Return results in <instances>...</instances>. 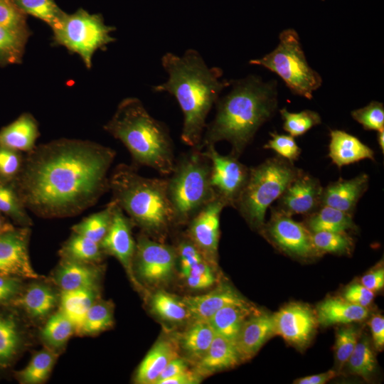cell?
<instances>
[{
    "mask_svg": "<svg viewBox=\"0 0 384 384\" xmlns=\"http://www.w3.org/2000/svg\"><path fill=\"white\" fill-rule=\"evenodd\" d=\"M116 156L110 147L82 139H59L26 153L14 181L26 208L42 218L80 214L109 191Z\"/></svg>",
    "mask_w": 384,
    "mask_h": 384,
    "instance_id": "6da1fadb",
    "label": "cell"
},
{
    "mask_svg": "<svg viewBox=\"0 0 384 384\" xmlns=\"http://www.w3.org/2000/svg\"><path fill=\"white\" fill-rule=\"evenodd\" d=\"M161 61L168 79L152 89L168 92L176 99L183 114L181 141L191 148H198L208 114L232 81L221 80L223 70L208 66L195 49H188L181 56L166 53Z\"/></svg>",
    "mask_w": 384,
    "mask_h": 384,
    "instance_id": "7a4b0ae2",
    "label": "cell"
},
{
    "mask_svg": "<svg viewBox=\"0 0 384 384\" xmlns=\"http://www.w3.org/2000/svg\"><path fill=\"white\" fill-rule=\"evenodd\" d=\"M232 89L215 103L214 119L206 124L198 149L226 141L230 154L238 158L251 142L258 129L277 107L275 83L250 75L232 81Z\"/></svg>",
    "mask_w": 384,
    "mask_h": 384,
    "instance_id": "3957f363",
    "label": "cell"
},
{
    "mask_svg": "<svg viewBox=\"0 0 384 384\" xmlns=\"http://www.w3.org/2000/svg\"><path fill=\"white\" fill-rule=\"evenodd\" d=\"M109 191L134 225L151 238L164 242L176 227L166 178H146L132 164H120L109 176Z\"/></svg>",
    "mask_w": 384,
    "mask_h": 384,
    "instance_id": "277c9868",
    "label": "cell"
},
{
    "mask_svg": "<svg viewBox=\"0 0 384 384\" xmlns=\"http://www.w3.org/2000/svg\"><path fill=\"white\" fill-rule=\"evenodd\" d=\"M104 129L124 145L137 169L148 166L165 176L172 171L176 159L169 129L139 99L122 100Z\"/></svg>",
    "mask_w": 384,
    "mask_h": 384,
    "instance_id": "5b68a950",
    "label": "cell"
},
{
    "mask_svg": "<svg viewBox=\"0 0 384 384\" xmlns=\"http://www.w3.org/2000/svg\"><path fill=\"white\" fill-rule=\"evenodd\" d=\"M210 162L203 149L191 148L177 159L166 188L176 227L187 223L215 199L210 182Z\"/></svg>",
    "mask_w": 384,
    "mask_h": 384,
    "instance_id": "8992f818",
    "label": "cell"
},
{
    "mask_svg": "<svg viewBox=\"0 0 384 384\" xmlns=\"http://www.w3.org/2000/svg\"><path fill=\"white\" fill-rule=\"evenodd\" d=\"M301 171L279 156L249 168L247 182L235 208L251 228L261 230L267 209Z\"/></svg>",
    "mask_w": 384,
    "mask_h": 384,
    "instance_id": "52a82bcc",
    "label": "cell"
},
{
    "mask_svg": "<svg viewBox=\"0 0 384 384\" xmlns=\"http://www.w3.org/2000/svg\"><path fill=\"white\" fill-rule=\"evenodd\" d=\"M277 74L296 95L311 100L320 87L322 79L308 64L297 32L288 28L279 36V43L272 52L261 58L250 60Z\"/></svg>",
    "mask_w": 384,
    "mask_h": 384,
    "instance_id": "ba28073f",
    "label": "cell"
},
{
    "mask_svg": "<svg viewBox=\"0 0 384 384\" xmlns=\"http://www.w3.org/2000/svg\"><path fill=\"white\" fill-rule=\"evenodd\" d=\"M115 30L105 23L100 15L84 10L65 14L58 27L53 29L54 41L77 53L87 68L92 66L94 53L114 42L111 33Z\"/></svg>",
    "mask_w": 384,
    "mask_h": 384,
    "instance_id": "9c48e42d",
    "label": "cell"
},
{
    "mask_svg": "<svg viewBox=\"0 0 384 384\" xmlns=\"http://www.w3.org/2000/svg\"><path fill=\"white\" fill-rule=\"evenodd\" d=\"M176 262L174 246L154 240L143 233L137 236L133 260L137 279L151 287L164 285L171 279Z\"/></svg>",
    "mask_w": 384,
    "mask_h": 384,
    "instance_id": "30bf717a",
    "label": "cell"
},
{
    "mask_svg": "<svg viewBox=\"0 0 384 384\" xmlns=\"http://www.w3.org/2000/svg\"><path fill=\"white\" fill-rule=\"evenodd\" d=\"M31 322L12 304H0V379L12 375L14 367L31 346Z\"/></svg>",
    "mask_w": 384,
    "mask_h": 384,
    "instance_id": "8fae6325",
    "label": "cell"
},
{
    "mask_svg": "<svg viewBox=\"0 0 384 384\" xmlns=\"http://www.w3.org/2000/svg\"><path fill=\"white\" fill-rule=\"evenodd\" d=\"M210 162V182L215 198L225 207L235 208L247 182L249 168L231 155H222L215 145L203 149Z\"/></svg>",
    "mask_w": 384,
    "mask_h": 384,
    "instance_id": "7c38bea8",
    "label": "cell"
},
{
    "mask_svg": "<svg viewBox=\"0 0 384 384\" xmlns=\"http://www.w3.org/2000/svg\"><path fill=\"white\" fill-rule=\"evenodd\" d=\"M261 230L289 255L302 258L319 255L313 243L311 233L304 224L295 221L276 208H272L270 219Z\"/></svg>",
    "mask_w": 384,
    "mask_h": 384,
    "instance_id": "4fadbf2b",
    "label": "cell"
},
{
    "mask_svg": "<svg viewBox=\"0 0 384 384\" xmlns=\"http://www.w3.org/2000/svg\"><path fill=\"white\" fill-rule=\"evenodd\" d=\"M133 226L129 218L114 202L112 221L100 246L105 255L114 257L121 263L134 287L142 290V285L133 270L136 250V240L132 235Z\"/></svg>",
    "mask_w": 384,
    "mask_h": 384,
    "instance_id": "5bb4252c",
    "label": "cell"
},
{
    "mask_svg": "<svg viewBox=\"0 0 384 384\" xmlns=\"http://www.w3.org/2000/svg\"><path fill=\"white\" fill-rule=\"evenodd\" d=\"M30 227H15L0 234V275L24 279L42 278L33 268L28 252Z\"/></svg>",
    "mask_w": 384,
    "mask_h": 384,
    "instance_id": "9a60e30c",
    "label": "cell"
},
{
    "mask_svg": "<svg viewBox=\"0 0 384 384\" xmlns=\"http://www.w3.org/2000/svg\"><path fill=\"white\" fill-rule=\"evenodd\" d=\"M225 205L215 198L188 223L184 233L212 264H216L220 239V217Z\"/></svg>",
    "mask_w": 384,
    "mask_h": 384,
    "instance_id": "2e32d148",
    "label": "cell"
},
{
    "mask_svg": "<svg viewBox=\"0 0 384 384\" xmlns=\"http://www.w3.org/2000/svg\"><path fill=\"white\" fill-rule=\"evenodd\" d=\"M275 334L297 347L311 339L317 325L316 314L307 306L290 304L272 315Z\"/></svg>",
    "mask_w": 384,
    "mask_h": 384,
    "instance_id": "e0dca14e",
    "label": "cell"
},
{
    "mask_svg": "<svg viewBox=\"0 0 384 384\" xmlns=\"http://www.w3.org/2000/svg\"><path fill=\"white\" fill-rule=\"evenodd\" d=\"M35 279L26 283L11 304L31 321H45L59 307L60 290L50 280Z\"/></svg>",
    "mask_w": 384,
    "mask_h": 384,
    "instance_id": "ac0fdd59",
    "label": "cell"
},
{
    "mask_svg": "<svg viewBox=\"0 0 384 384\" xmlns=\"http://www.w3.org/2000/svg\"><path fill=\"white\" fill-rule=\"evenodd\" d=\"M322 189L317 178L302 171L278 198L276 208L290 216L307 215L321 206Z\"/></svg>",
    "mask_w": 384,
    "mask_h": 384,
    "instance_id": "d6986e66",
    "label": "cell"
},
{
    "mask_svg": "<svg viewBox=\"0 0 384 384\" xmlns=\"http://www.w3.org/2000/svg\"><path fill=\"white\" fill-rule=\"evenodd\" d=\"M102 266L60 258L50 280L60 290L100 288Z\"/></svg>",
    "mask_w": 384,
    "mask_h": 384,
    "instance_id": "ffe728a7",
    "label": "cell"
},
{
    "mask_svg": "<svg viewBox=\"0 0 384 384\" xmlns=\"http://www.w3.org/2000/svg\"><path fill=\"white\" fill-rule=\"evenodd\" d=\"M180 356L177 336H161L139 365L134 383L155 384L166 366Z\"/></svg>",
    "mask_w": 384,
    "mask_h": 384,
    "instance_id": "44dd1931",
    "label": "cell"
},
{
    "mask_svg": "<svg viewBox=\"0 0 384 384\" xmlns=\"http://www.w3.org/2000/svg\"><path fill=\"white\" fill-rule=\"evenodd\" d=\"M273 335L276 334L272 315L259 311L249 316L235 341L240 361L252 358Z\"/></svg>",
    "mask_w": 384,
    "mask_h": 384,
    "instance_id": "7402d4cb",
    "label": "cell"
},
{
    "mask_svg": "<svg viewBox=\"0 0 384 384\" xmlns=\"http://www.w3.org/2000/svg\"><path fill=\"white\" fill-rule=\"evenodd\" d=\"M366 174L348 179H339L323 188L321 206H327L352 215L356 204L368 186Z\"/></svg>",
    "mask_w": 384,
    "mask_h": 384,
    "instance_id": "603a6c76",
    "label": "cell"
},
{
    "mask_svg": "<svg viewBox=\"0 0 384 384\" xmlns=\"http://www.w3.org/2000/svg\"><path fill=\"white\" fill-rule=\"evenodd\" d=\"M193 320H208L220 309L247 301L231 287L223 284L211 292L196 296L182 298Z\"/></svg>",
    "mask_w": 384,
    "mask_h": 384,
    "instance_id": "cb8c5ba5",
    "label": "cell"
},
{
    "mask_svg": "<svg viewBox=\"0 0 384 384\" xmlns=\"http://www.w3.org/2000/svg\"><path fill=\"white\" fill-rule=\"evenodd\" d=\"M240 361L235 343L216 334L206 353L193 365V370L201 377L233 368Z\"/></svg>",
    "mask_w": 384,
    "mask_h": 384,
    "instance_id": "d4e9b609",
    "label": "cell"
},
{
    "mask_svg": "<svg viewBox=\"0 0 384 384\" xmlns=\"http://www.w3.org/2000/svg\"><path fill=\"white\" fill-rule=\"evenodd\" d=\"M38 122L30 113H23L0 129V146L28 153L39 137Z\"/></svg>",
    "mask_w": 384,
    "mask_h": 384,
    "instance_id": "484cf974",
    "label": "cell"
},
{
    "mask_svg": "<svg viewBox=\"0 0 384 384\" xmlns=\"http://www.w3.org/2000/svg\"><path fill=\"white\" fill-rule=\"evenodd\" d=\"M176 336L180 353L193 366L206 353L215 332L208 320H193L187 329Z\"/></svg>",
    "mask_w": 384,
    "mask_h": 384,
    "instance_id": "4316f807",
    "label": "cell"
},
{
    "mask_svg": "<svg viewBox=\"0 0 384 384\" xmlns=\"http://www.w3.org/2000/svg\"><path fill=\"white\" fill-rule=\"evenodd\" d=\"M329 148V156L338 168L363 159H374V152L370 147L344 131H331Z\"/></svg>",
    "mask_w": 384,
    "mask_h": 384,
    "instance_id": "83f0119b",
    "label": "cell"
},
{
    "mask_svg": "<svg viewBox=\"0 0 384 384\" xmlns=\"http://www.w3.org/2000/svg\"><path fill=\"white\" fill-rule=\"evenodd\" d=\"M259 311L248 302L230 304L220 309L208 321L216 334L235 343L245 321Z\"/></svg>",
    "mask_w": 384,
    "mask_h": 384,
    "instance_id": "f1b7e54d",
    "label": "cell"
},
{
    "mask_svg": "<svg viewBox=\"0 0 384 384\" xmlns=\"http://www.w3.org/2000/svg\"><path fill=\"white\" fill-rule=\"evenodd\" d=\"M366 307L354 304L344 299L329 298L320 303L316 309L318 323L326 326L336 324H351L365 319Z\"/></svg>",
    "mask_w": 384,
    "mask_h": 384,
    "instance_id": "f546056e",
    "label": "cell"
},
{
    "mask_svg": "<svg viewBox=\"0 0 384 384\" xmlns=\"http://www.w3.org/2000/svg\"><path fill=\"white\" fill-rule=\"evenodd\" d=\"M60 353L44 346L32 356L23 368L14 370L12 375L21 384L44 383L49 378Z\"/></svg>",
    "mask_w": 384,
    "mask_h": 384,
    "instance_id": "4dcf8cb0",
    "label": "cell"
},
{
    "mask_svg": "<svg viewBox=\"0 0 384 384\" xmlns=\"http://www.w3.org/2000/svg\"><path fill=\"white\" fill-rule=\"evenodd\" d=\"M99 298H100V288H80L60 291L59 309L74 324L75 332L90 306Z\"/></svg>",
    "mask_w": 384,
    "mask_h": 384,
    "instance_id": "1f68e13d",
    "label": "cell"
},
{
    "mask_svg": "<svg viewBox=\"0 0 384 384\" xmlns=\"http://www.w3.org/2000/svg\"><path fill=\"white\" fill-rule=\"evenodd\" d=\"M304 224L311 233L346 232L356 228L351 214L327 206L307 215Z\"/></svg>",
    "mask_w": 384,
    "mask_h": 384,
    "instance_id": "d6a6232c",
    "label": "cell"
},
{
    "mask_svg": "<svg viewBox=\"0 0 384 384\" xmlns=\"http://www.w3.org/2000/svg\"><path fill=\"white\" fill-rule=\"evenodd\" d=\"M75 334L74 324L58 309L46 319L39 336L44 346L60 352Z\"/></svg>",
    "mask_w": 384,
    "mask_h": 384,
    "instance_id": "836d02e7",
    "label": "cell"
},
{
    "mask_svg": "<svg viewBox=\"0 0 384 384\" xmlns=\"http://www.w3.org/2000/svg\"><path fill=\"white\" fill-rule=\"evenodd\" d=\"M60 258L100 264L106 255L100 243L72 232L59 250Z\"/></svg>",
    "mask_w": 384,
    "mask_h": 384,
    "instance_id": "e575fe53",
    "label": "cell"
},
{
    "mask_svg": "<svg viewBox=\"0 0 384 384\" xmlns=\"http://www.w3.org/2000/svg\"><path fill=\"white\" fill-rule=\"evenodd\" d=\"M151 311L163 321L180 324L191 321L189 311L182 300L174 294L159 290L150 297Z\"/></svg>",
    "mask_w": 384,
    "mask_h": 384,
    "instance_id": "d590c367",
    "label": "cell"
},
{
    "mask_svg": "<svg viewBox=\"0 0 384 384\" xmlns=\"http://www.w3.org/2000/svg\"><path fill=\"white\" fill-rule=\"evenodd\" d=\"M0 213L17 227H30L32 219L28 215L14 181L0 178Z\"/></svg>",
    "mask_w": 384,
    "mask_h": 384,
    "instance_id": "8d00e7d4",
    "label": "cell"
},
{
    "mask_svg": "<svg viewBox=\"0 0 384 384\" xmlns=\"http://www.w3.org/2000/svg\"><path fill=\"white\" fill-rule=\"evenodd\" d=\"M113 324V303L99 298L86 313L75 334L80 336H94L111 329Z\"/></svg>",
    "mask_w": 384,
    "mask_h": 384,
    "instance_id": "74e56055",
    "label": "cell"
},
{
    "mask_svg": "<svg viewBox=\"0 0 384 384\" xmlns=\"http://www.w3.org/2000/svg\"><path fill=\"white\" fill-rule=\"evenodd\" d=\"M114 202L111 200L106 207L83 218L71 228V231L100 243L105 236L112 218Z\"/></svg>",
    "mask_w": 384,
    "mask_h": 384,
    "instance_id": "f35d334b",
    "label": "cell"
},
{
    "mask_svg": "<svg viewBox=\"0 0 384 384\" xmlns=\"http://www.w3.org/2000/svg\"><path fill=\"white\" fill-rule=\"evenodd\" d=\"M28 30L0 26V65L19 63L29 36Z\"/></svg>",
    "mask_w": 384,
    "mask_h": 384,
    "instance_id": "ab89813d",
    "label": "cell"
},
{
    "mask_svg": "<svg viewBox=\"0 0 384 384\" xmlns=\"http://www.w3.org/2000/svg\"><path fill=\"white\" fill-rule=\"evenodd\" d=\"M12 1L23 14H28L43 21L52 30L59 26L65 15L53 0Z\"/></svg>",
    "mask_w": 384,
    "mask_h": 384,
    "instance_id": "60d3db41",
    "label": "cell"
},
{
    "mask_svg": "<svg viewBox=\"0 0 384 384\" xmlns=\"http://www.w3.org/2000/svg\"><path fill=\"white\" fill-rule=\"evenodd\" d=\"M346 363L351 373L363 378L370 377L375 370L376 359L368 338L358 340Z\"/></svg>",
    "mask_w": 384,
    "mask_h": 384,
    "instance_id": "b9f144b4",
    "label": "cell"
},
{
    "mask_svg": "<svg viewBox=\"0 0 384 384\" xmlns=\"http://www.w3.org/2000/svg\"><path fill=\"white\" fill-rule=\"evenodd\" d=\"M311 235L319 254L348 253L353 247V240L346 232L319 231L311 233Z\"/></svg>",
    "mask_w": 384,
    "mask_h": 384,
    "instance_id": "7bdbcfd3",
    "label": "cell"
},
{
    "mask_svg": "<svg viewBox=\"0 0 384 384\" xmlns=\"http://www.w3.org/2000/svg\"><path fill=\"white\" fill-rule=\"evenodd\" d=\"M280 114L284 121L283 129L293 137L303 135L321 121L316 112L309 110L294 113L282 108Z\"/></svg>",
    "mask_w": 384,
    "mask_h": 384,
    "instance_id": "ee69618b",
    "label": "cell"
},
{
    "mask_svg": "<svg viewBox=\"0 0 384 384\" xmlns=\"http://www.w3.org/2000/svg\"><path fill=\"white\" fill-rule=\"evenodd\" d=\"M351 115L365 129H384V107L380 102L372 101L366 107L352 111Z\"/></svg>",
    "mask_w": 384,
    "mask_h": 384,
    "instance_id": "f6af8a7d",
    "label": "cell"
},
{
    "mask_svg": "<svg viewBox=\"0 0 384 384\" xmlns=\"http://www.w3.org/2000/svg\"><path fill=\"white\" fill-rule=\"evenodd\" d=\"M358 340V329L353 326L341 327L337 331L335 354L340 368L347 362Z\"/></svg>",
    "mask_w": 384,
    "mask_h": 384,
    "instance_id": "bcb514c9",
    "label": "cell"
},
{
    "mask_svg": "<svg viewBox=\"0 0 384 384\" xmlns=\"http://www.w3.org/2000/svg\"><path fill=\"white\" fill-rule=\"evenodd\" d=\"M23 158L22 152L0 146V178L15 181L21 171Z\"/></svg>",
    "mask_w": 384,
    "mask_h": 384,
    "instance_id": "7dc6e473",
    "label": "cell"
},
{
    "mask_svg": "<svg viewBox=\"0 0 384 384\" xmlns=\"http://www.w3.org/2000/svg\"><path fill=\"white\" fill-rule=\"evenodd\" d=\"M272 139L264 146L265 149L275 151L279 156L293 163L300 154L301 149L291 135L270 133Z\"/></svg>",
    "mask_w": 384,
    "mask_h": 384,
    "instance_id": "c3c4849f",
    "label": "cell"
},
{
    "mask_svg": "<svg viewBox=\"0 0 384 384\" xmlns=\"http://www.w3.org/2000/svg\"><path fill=\"white\" fill-rule=\"evenodd\" d=\"M0 26L27 30L23 13L12 0H0Z\"/></svg>",
    "mask_w": 384,
    "mask_h": 384,
    "instance_id": "681fc988",
    "label": "cell"
},
{
    "mask_svg": "<svg viewBox=\"0 0 384 384\" xmlns=\"http://www.w3.org/2000/svg\"><path fill=\"white\" fill-rule=\"evenodd\" d=\"M26 279L0 275V304H11L21 292Z\"/></svg>",
    "mask_w": 384,
    "mask_h": 384,
    "instance_id": "f907efd6",
    "label": "cell"
},
{
    "mask_svg": "<svg viewBox=\"0 0 384 384\" xmlns=\"http://www.w3.org/2000/svg\"><path fill=\"white\" fill-rule=\"evenodd\" d=\"M374 292L361 284H353L344 292L343 299L356 305L366 307L373 301Z\"/></svg>",
    "mask_w": 384,
    "mask_h": 384,
    "instance_id": "816d5d0a",
    "label": "cell"
},
{
    "mask_svg": "<svg viewBox=\"0 0 384 384\" xmlns=\"http://www.w3.org/2000/svg\"><path fill=\"white\" fill-rule=\"evenodd\" d=\"M186 284L193 289H206L215 282L216 277L213 269L206 272L183 277Z\"/></svg>",
    "mask_w": 384,
    "mask_h": 384,
    "instance_id": "f5cc1de1",
    "label": "cell"
},
{
    "mask_svg": "<svg viewBox=\"0 0 384 384\" xmlns=\"http://www.w3.org/2000/svg\"><path fill=\"white\" fill-rule=\"evenodd\" d=\"M189 365L190 363L184 358L181 357V356L177 357L166 366L155 384H159L163 380L190 369Z\"/></svg>",
    "mask_w": 384,
    "mask_h": 384,
    "instance_id": "db71d44e",
    "label": "cell"
},
{
    "mask_svg": "<svg viewBox=\"0 0 384 384\" xmlns=\"http://www.w3.org/2000/svg\"><path fill=\"white\" fill-rule=\"evenodd\" d=\"M361 284L373 292L381 289L384 286V269L380 267L363 275Z\"/></svg>",
    "mask_w": 384,
    "mask_h": 384,
    "instance_id": "11a10c76",
    "label": "cell"
},
{
    "mask_svg": "<svg viewBox=\"0 0 384 384\" xmlns=\"http://www.w3.org/2000/svg\"><path fill=\"white\" fill-rule=\"evenodd\" d=\"M375 348L381 351L384 346V319L380 315L372 317L370 323Z\"/></svg>",
    "mask_w": 384,
    "mask_h": 384,
    "instance_id": "9f6ffc18",
    "label": "cell"
},
{
    "mask_svg": "<svg viewBox=\"0 0 384 384\" xmlns=\"http://www.w3.org/2000/svg\"><path fill=\"white\" fill-rule=\"evenodd\" d=\"M203 378L192 368L163 380L159 384H197Z\"/></svg>",
    "mask_w": 384,
    "mask_h": 384,
    "instance_id": "6f0895ef",
    "label": "cell"
},
{
    "mask_svg": "<svg viewBox=\"0 0 384 384\" xmlns=\"http://www.w3.org/2000/svg\"><path fill=\"white\" fill-rule=\"evenodd\" d=\"M336 375V371L329 370L325 373L311 375L299 378L295 380L294 383L299 384H324L334 378Z\"/></svg>",
    "mask_w": 384,
    "mask_h": 384,
    "instance_id": "680465c9",
    "label": "cell"
},
{
    "mask_svg": "<svg viewBox=\"0 0 384 384\" xmlns=\"http://www.w3.org/2000/svg\"><path fill=\"white\" fill-rule=\"evenodd\" d=\"M15 227L8 218L0 213V234L11 230Z\"/></svg>",
    "mask_w": 384,
    "mask_h": 384,
    "instance_id": "91938a15",
    "label": "cell"
},
{
    "mask_svg": "<svg viewBox=\"0 0 384 384\" xmlns=\"http://www.w3.org/2000/svg\"><path fill=\"white\" fill-rule=\"evenodd\" d=\"M378 142L380 148L384 151V129L378 131Z\"/></svg>",
    "mask_w": 384,
    "mask_h": 384,
    "instance_id": "94428289",
    "label": "cell"
}]
</instances>
